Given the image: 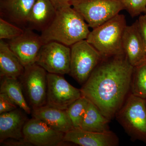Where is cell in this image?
<instances>
[{
  "label": "cell",
  "instance_id": "29",
  "mask_svg": "<svg viewBox=\"0 0 146 146\" xmlns=\"http://www.w3.org/2000/svg\"><path fill=\"white\" fill-rule=\"evenodd\" d=\"M145 16H146V11L145 12Z\"/></svg>",
  "mask_w": 146,
  "mask_h": 146
},
{
  "label": "cell",
  "instance_id": "28",
  "mask_svg": "<svg viewBox=\"0 0 146 146\" xmlns=\"http://www.w3.org/2000/svg\"><path fill=\"white\" fill-rule=\"evenodd\" d=\"M56 10L71 5L70 2L72 0H50Z\"/></svg>",
  "mask_w": 146,
  "mask_h": 146
},
{
  "label": "cell",
  "instance_id": "14",
  "mask_svg": "<svg viewBox=\"0 0 146 146\" xmlns=\"http://www.w3.org/2000/svg\"><path fill=\"white\" fill-rule=\"evenodd\" d=\"M31 114L33 118L42 120L55 130L66 133L74 128L66 110L46 104L32 109Z\"/></svg>",
  "mask_w": 146,
  "mask_h": 146
},
{
  "label": "cell",
  "instance_id": "6",
  "mask_svg": "<svg viewBox=\"0 0 146 146\" xmlns=\"http://www.w3.org/2000/svg\"><path fill=\"white\" fill-rule=\"evenodd\" d=\"M70 48L69 74L79 83L84 84L103 58L86 39L77 42Z\"/></svg>",
  "mask_w": 146,
  "mask_h": 146
},
{
  "label": "cell",
  "instance_id": "27",
  "mask_svg": "<svg viewBox=\"0 0 146 146\" xmlns=\"http://www.w3.org/2000/svg\"><path fill=\"white\" fill-rule=\"evenodd\" d=\"M11 140L5 141L1 143L4 144L6 145L9 146H30V144L25 140H19L16 139H11Z\"/></svg>",
  "mask_w": 146,
  "mask_h": 146
},
{
  "label": "cell",
  "instance_id": "11",
  "mask_svg": "<svg viewBox=\"0 0 146 146\" xmlns=\"http://www.w3.org/2000/svg\"><path fill=\"white\" fill-rule=\"evenodd\" d=\"M8 44L25 68L36 63L40 50L44 44L40 35L27 28L23 34L10 40Z\"/></svg>",
  "mask_w": 146,
  "mask_h": 146
},
{
  "label": "cell",
  "instance_id": "5",
  "mask_svg": "<svg viewBox=\"0 0 146 146\" xmlns=\"http://www.w3.org/2000/svg\"><path fill=\"white\" fill-rule=\"evenodd\" d=\"M70 4L93 29L125 9L122 0H72Z\"/></svg>",
  "mask_w": 146,
  "mask_h": 146
},
{
  "label": "cell",
  "instance_id": "26",
  "mask_svg": "<svg viewBox=\"0 0 146 146\" xmlns=\"http://www.w3.org/2000/svg\"><path fill=\"white\" fill-rule=\"evenodd\" d=\"M138 27L143 42L146 55V16L145 15H141L138 20Z\"/></svg>",
  "mask_w": 146,
  "mask_h": 146
},
{
  "label": "cell",
  "instance_id": "16",
  "mask_svg": "<svg viewBox=\"0 0 146 146\" xmlns=\"http://www.w3.org/2000/svg\"><path fill=\"white\" fill-rule=\"evenodd\" d=\"M56 11L50 0H36L29 15L27 29L42 32L52 23Z\"/></svg>",
  "mask_w": 146,
  "mask_h": 146
},
{
  "label": "cell",
  "instance_id": "21",
  "mask_svg": "<svg viewBox=\"0 0 146 146\" xmlns=\"http://www.w3.org/2000/svg\"><path fill=\"white\" fill-rule=\"evenodd\" d=\"M131 93L146 100V60L133 68Z\"/></svg>",
  "mask_w": 146,
  "mask_h": 146
},
{
  "label": "cell",
  "instance_id": "9",
  "mask_svg": "<svg viewBox=\"0 0 146 146\" xmlns=\"http://www.w3.org/2000/svg\"><path fill=\"white\" fill-rule=\"evenodd\" d=\"M63 76L47 74L46 104L66 110L82 95L80 89L70 84Z\"/></svg>",
  "mask_w": 146,
  "mask_h": 146
},
{
  "label": "cell",
  "instance_id": "20",
  "mask_svg": "<svg viewBox=\"0 0 146 146\" xmlns=\"http://www.w3.org/2000/svg\"><path fill=\"white\" fill-rule=\"evenodd\" d=\"M109 121L96 106L89 100L80 129L88 131L104 132L110 130Z\"/></svg>",
  "mask_w": 146,
  "mask_h": 146
},
{
  "label": "cell",
  "instance_id": "2",
  "mask_svg": "<svg viewBox=\"0 0 146 146\" xmlns=\"http://www.w3.org/2000/svg\"><path fill=\"white\" fill-rule=\"evenodd\" d=\"M89 27L81 15L69 5L57 10L52 23L40 36L44 44L54 41L71 47L87 39Z\"/></svg>",
  "mask_w": 146,
  "mask_h": 146
},
{
  "label": "cell",
  "instance_id": "24",
  "mask_svg": "<svg viewBox=\"0 0 146 146\" xmlns=\"http://www.w3.org/2000/svg\"><path fill=\"white\" fill-rule=\"evenodd\" d=\"M125 9L132 17H136L146 11V0H122Z\"/></svg>",
  "mask_w": 146,
  "mask_h": 146
},
{
  "label": "cell",
  "instance_id": "23",
  "mask_svg": "<svg viewBox=\"0 0 146 146\" xmlns=\"http://www.w3.org/2000/svg\"><path fill=\"white\" fill-rule=\"evenodd\" d=\"M25 30L10 23L2 18H0V39L11 40L24 33Z\"/></svg>",
  "mask_w": 146,
  "mask_h": 146
},
{
  "label": "cell",
  "instance_id": "13",
  "mask_svg": "<svg viewBox=\"0 0 146 146\" xmlns=\"http://www.w3.org/2000/svg\"><path fill=\"white\" fill-rule=\"evenodd\" d=\"M122 47L129 62L133 67L146 61L145 50L137 21L126 27L123 36Z\"/></svg>",
  "mask_w": 146,
  "mask_h": 146
},
{
  "label": "cell",
  "instance_id": "17",
  "mask_svg": "<svg viewBox=\"0 0 146 146\" xmlns=\"http://www.w3.org/2000/svg\"><path fill=\"white\" fill-rule=\"evenodd\" d=\"M25 67L16 55L11 49L8 44L0 41V76L18 79L25 71Z\"/></svg>",
  "mask_w": 146,
  "mask_h": 146
},
{
  "label": "cell",
  "instance_id": "1",
  "mask_svg": "<svg viewBox=\"0 0 146 146\" xmlns=\"http://www.w3.org/2000/svg\"><path fill=\"white\" fill-rule=\"evenodd\" d=\"M133 68L125 54L103 58L80 89L82 96L111 119L128 96Z\"/></svg>",
  "mask_w": 146,
  "mask_h": 146
},
{
  "label": "cell",
  "instance_id": "8",
  "mask_svg": "<svg viewBox=\"0 0 146 146\" xmlns=\"http://www.w3.org/2000/svg\"><path fill=\"white\" fill-rule=\"evenodd\" d=\"M25 68L20 78L32 109L44 106L46 104L48 72L36 63Z\"/></svg>",
  "mask_w": 146,
  "mask_h": 146
},
{
  "label": "cell",
  "instance_id": "25",
  "mask_svg": "<svg viewBox=\"0 0 146 146\" xmlns=\"http://www.w3.org/2000/svg\"><path fill=\"white\" fill-rule=\"evenodd\" d=\"M18 107L5 94L0 93V114L13 111L17 109Z\"/></svg>",
  "mask_w": 146,
  "mask_h": 146
},
{
  "label": "cell",
  "instance_id": "22",
  "mask_svg": "<svg viewBox=\"0 0 146 146\" xmlns=\"http://www.w3.org/2000/svg\"><path fill=\"white\" fill-rule=\"evenodd\" d=\"M89 100L82 96L66 110L74 128H80Z\"/></svg>",
  "mask_w": 146,
  "mask_h": 146
},
{
  "label": "cell",
  "instance_id": "10",
  "mask_svg": "<svg viewBox=\"0 0 146 146\" xmlns=\"http://www.w3.org/2000/svg\"><path fill=\"white\" fill-rule=\"evenodd\" d=\"M24 139L31 145L60 146L64 143L65 133L55 130L36 118L28 120L24 126Z\"/></svg>",
  "mask_w": 146,
  "mask_h": 146
},
{
  "label": "cell",
  "instance_id": "12",
  "mask_svg": "<svg viewBox=\"0 0 146 146\" xmlns=\"http://www.w3.org/2000/svg\"><path fill=\"white\" fill-rule=\"evenodd\" d=\"M63 141L81 146H115L119 140L114 132L110 131L94 132L74 128L65 133Z\"/></svg>",
  "mask_w": 146,
  "mask_h": 146
},
{
  "label": "cell",
  "instance_id": "7",
  "mask_svg": "<svg viewBox=\"0 0 146 146\" xmlns=\"http://www.w3.org/2000/svg\"><path fill=\"white\" fill-rule=\"evenodd\" d=\"M70 47L53 41L42 46L36 63L48 73L63 75L70 73Z\"/></svg>",
  "mask_w": 146,
  "mask_h": 146
},
{
  "label": "cell",
  "instance_id": "3",
  "mask_svg": "<svg viewBox=\"0 0 146 146\" xmlns=\"http://www.w3.org/2000/svg\"><path fill=\"white\" fill-rule=\"evenodd\" d=\"M127 26L125 16L118 14L93 29L86 40L100 52L103 58L125 54L122 39Z\"/></svg>",
  "mask_w": 146,
  "mask_h": 146
},
{
  "label": "cell",
  "instance_id": "19",
  "mask_svg": "<svg viewBox=\"0 0 146 146\" xmlns=\"http://www.w3.org/2000/svg\"><path fill=\"white\" fill-rule=\"evenodd\" d=\"M0 93L5 94L17 106L27 114H31V108L28 104L23 93V88L18 79L1 78Z\"/></svg>",
  "mask_w": 146,
  "mask_h": 146
},
{
  "label": "cell",
  "instance_id": "4",
  "mask_svg": "<svg viewBox=\"0 0 146 146\" xmlns=\"http://www.w3.org/2000/svg\"><path fill=\"white\" fill-rule=\"evenodd\" d=\"M116 115L129 135L146 143V100L131 93Z\"/></svg>",
  "mask_w": 146,
  "mask_h": 146
},
{
  "label": "cell",
  "instance_id": "15",
  "mask_svg": "<svg viewBox=\"0 0 146 146\" xmlns=\"http://www.w3.org/2000/svg\"><path fill=\"white\" fill-rule=\"evenodd\" d=\"M28 120L21 110L16 109L0 115V142L8 139L24 140L23 130Z\"/></svg>",
  "mask_w": 146,
  "mask_h": 146
},
{
  "label": "cell",
  "instance_id": "18",
  "mask_svg": "<svg viewBox=\"0 0 146 146\" xmlns=\"http://www.w3.org/2000/svg\"><path fill=\"white\" fill-rule=\"evenodd\" d=\"M36 0H5L1 4L2 14L18 25H27L29 15Z\"/></svg>",
  "mask_w": 146,
  "mask_h": 146
}]
</instances>
